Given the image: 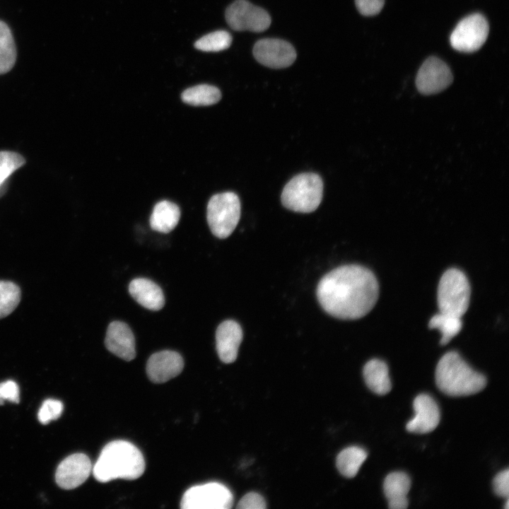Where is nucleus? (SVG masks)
<instances>
[{
	"mask_svg": "<svg viewBox=\"0 0 509 509\" xmlns=\"http://www.w3.org/2000/svg\"><path fill=\"white\" fill-rule=\"evenodd\" d=\"M379 286L368 268L343 265L325 274L317 287L318 301L329 315L341 320H357L375 306Z\"/></svg>",
	"mask_w": 509,
	"mask_h": 509,
	"instance_id": "1",
	"label": "nucleus"
},
{
	"mask_svg": "<svg viewBox=\"0 0 509 509\" xmlns=\"http://www.w3.org/2000/svg\"><path fill=\"white\" fill-rule=\"evenodd\" d=\"M145 470L141 451L131 443L117 440L108 443L93 467L96 480L105 483L117 479L134 480Z\"/></svg>",
	"mask_w": 509,
	"mask_h": 509,
	"instance_id": "2",
	"label": "nucleus"
},
{
	"mask_svg": "<svg viewBox=\"0 0 509 509\" xmlns=\"http://www.w3.org/2000/svg\"><path fill=\"white\" fill-rule=\"evenodd\" d=\"M435 375L439 390L452 397L476 394L486 385L485 376L472 369L455 351L443 356L437 364Z\"/></svg>",
	"mask_w": 509,
	"mask_h": 509,
	"instance_id": "3",
	"label": "nucleus"
},
{
	"mask_svg": "<svg viewBox=\"0 0 509 509\" xmlns=\"http://www.w3.org/2000/svg\"><path fill=\"white\" fill-rule=\"evenodd\" d=\"M323 191L321 177L312 172L293 177L284 187L281 194L282 204L296 212L310 213L319 206Z\"/></svg>",
	"mask_w": 509,
	"mask_h": 509,
	"instance_id": "4",
	"label": "nucleus"
},
{
	"mask_svg": "<svg viewBox=\"0 0 509 509\" xmlns=\"http://www.w3.org/2000/svg\"><path fill=\"white\" fill-rule=\"evenodd\" d=\"M470 286L465 274L457 269H450L441 276L438 287L440 312L460 317L468 309Z\"/></svg>",
	"mask_w": 509,
	"mask_h": 509,
	"instance_id": "5",
	"label": "nucleus"
},
{
	"mask_svg": "<svg viewBox=\"0 0 509 509\" xmlns=\"http://www.w3.org/2000/svg\"><path fill=\"white\" fill-rule=\"evenodd\" d=\"M240 217V201L236 194L227 192L211 197L206 218L212 233L218 238H228L235 230Z\"/></svg>",
	"mask_w": 509,
	"mask_h": 509,
	"instance_id": "6",
	"label": "nucleus"
},
{
	"mask_svg": "<svg viewBox=\"0 0 509 509\" xmlns=\"http://www.w3.org/2000/svg\"><path fill=\"white\" fill-rule=\"evenodd\" d=\"M233 503L230 491L223 484L209 482L188 488L182 496V509H228Z\"/></svg>",
	"mask_w": 509,
	"mask_h": 509,
	"instance_id": "7",
	"label": "nucleus"
},
{
	"mask_svg": "<svg viewBox=\"0 0 509 509\" xmlns=\"http://www.w3.org/2000/svg\"><path fill=\"white\" fill-rule=\"evenodd\" d=\"M488 31V23L484 16L473 13L458 23L450 35V42L459 52H473L486 42Z\"/></svg>",
	"mask_w": 509,
	"mask_h": 509,
	"instance_id": "8",
	"label": "nucleus"
},
{
	"mask_svg": "<svg viewBox=\"0 0 509 509\" xmlns=\"http://www.w3.org/2000/svg\"><path fill=\"white\" fill-rule=\"evenodd\" d=\"M225 16L228 25L237 31L260 33L266 30L271 24L267 11L246 0L234 1L226 8Z\"/></svg>",
	"mask_w": 509,
	"mask_h": 509,
	"instance_id": "9",
	"label": "nucleus"
},
{
	"mask_svg": "<svg viewBox=\"0 0 509 509\" xmlns=\"http://www.w3.org/2000/svg\"><path fill=\"white\" fill-rule=\"evenodd\" d=\"M452 81L449 66L439 58L431 57L420 67L416 77V86L421 93L432 95L447 88Z\"/></svg>",
	"mask_w": 509,
	"mask_h": 509,
	"instance_id": "10",
	"label": "nucleus"
},
{
	"mask_svg": "<svg viewBox=\"0 0 509 509\" xmlns=\"http://www.w3.org/2000/svg\"><path fill=\"white\" fill-rule=\"evenodd\" d=\"M253 55L258 62L272 69L288 67L296 58V50L291 44L276 38L257 41L253 47Z\"/></svg>",
	"mask_w": 509,
	"mask_h": 509,
	"instance_id": "11",
	"label": "nucleus"
},
{
	"mask_svg": "<svg viewBox=\"0 0 509 509\" xmlns=\"http://www.w3.org/2000/svg\"><path fill=\"white\" fill-rule=\"evenodd\" d=\"M91 470L92 464L89 457L83 453H75L66 457L59 464L55 480L62 488L73 489L86 481Z\"/></svg>",
	"mask_w": 509,
	"mask_h": 509,
	"instance_id": "12",
	"label": "nucleus"
},
{
	"mask_svg": "<svg viewBox=\"0 0 509 509\" xmlns=\"http://www.w3.org/2000/svg\"><path fill=\"white\" fill-rule=\"evenodd\" d=\"M182 356L173 351L165 350L152 354L146 363V373L154 383H163L177 376L182 371Z\"/></svg>",
	"mask_w": 509,
	"mask_h": 509,
	"instance_id": "13",
	"label": "nucleus"
},
{
	"mask_svg": "<svg viewBox=\"0 0 509 509\" xmlns=\"http://www.w3.org/2000/svg\"><path fill=\"white\" fill-rule=\"evenodd\" d=\"M415 416L406 426V430L415 433L433 431L440 419V410L435 401L428 394H419L414 400Z\"/></svg>",
	"mask_w": 509,
	"mask_h": 509,
	"instance_id": "14",
	"label": "nucleus"
},
{
	"mask_svg": "<svg viewBox=\"0 0 509 509\" xmlns=\"http://www.w3.org/2000/svg\"><path fill=\"white\" fill-rule=\"evenodd\" d=\"M105 344L109 351L124 361H130L136 356L134 336L125 322L113 321L109 324Z\"/></svg>",
	"mask_w": 509,
	"mask_h": 509,
	"instance_id": "15",
	"label": "nucleus"
},
{
	"mask_svg": "<svg viewBox=\"0 0 509 509\" xmlns=\"http://www.w3.org/2000/svg\"><path fill=\"white\" fill-rule=\"evenodd\" d=\"M242 336L240 325L234 320H228L218 325L216 332V344L222 362L230 363L235 361Z\"/></svg>",
	"mask_w": 509,
	"mask_h": 509,
	"instance_id": "16",
	"label": "nucleus"
},
{
	"mask_svg": "<svg viewBox=\"0 0 509 509\" xmlns=\"http://www.w3.org/2000/svg\"><path fill=\"white\" fill-rule=\"evenodd\" d=\"M129 291L139 304L148 310H159L164 306L165 297L162 289L150 279H133L129 283Z\"/></svg>",
	"mask_w": 509,
	"mask_h": 509,
	"instance_id": "17",
	"label": "nucleus"
},
{
	"mask_svg": "<svg viewBox=\"0 0 509 509\" xmlns=\"http://www.w3.org/2000/svg\"><path fill=\"white\" fill-rule=\"evenodd\" d=\"M411 480L404 472H394L385 479L383 489L390 509H405L408 507L407 494Z\"/></svg>",
	"mask_w": 509,
	"mask_h": 509,
	"instance_id": "18",
	"label": "nucleus"
},
{
	"mask_svg": "<svg viewBox=\"0 0 509 509\" xmlns=\"http://www.w3.org/2000/svg\"><path fill=\"white\" fill-rule=\"evenodd\" d=\"M180 218V210L178 206L163 200L154 206L150 217V226L153 230L168 233L176 227Z\"/></svg>",
	"mask_w": 509,
	"mask_h": 509,
	"instance_id": "19",
	"label": "nucleus"
},
{
	"mask_svg": "<svg viewBox=\"0 0 509 509\" xmlns=\"http://www.w3.org/2000/svg\"><path fill=\"white\" fill-rule=\"evenodd\" d=\"M363 378L366 385L373 392L384 395L392 388L387 364L379 359L368 361L363 368Z\"/></svg>",
	"mask_w": 509,
	"mask_h": 509,
	"instance_id": "20",
	"label": "nucleus"
},
{
	"mask_svg": "<svg viewBox=\"0 0 509 509\" xmlns=\"http://www.w3.org/2000/svg\"><path fill=\"white\" fill-rule=\"evenodd\" d=\"M367 457V452L359 447L351 446L344 449L337 457L336 464L339 472L345 477H354Z\"/></svg>",
	"mask_w": 509,
	"mask_h": 509,
	"instance_id": "21",
	"label": "nucleus"
},
{
	"mask_svg": "<svg viewBox=\"0 0 509 509\" xmlns=\"http://www.w3.org/2000/svg\"><path fill=\"white\" fill-rule=\"evenodd\" d=\"M181 98L190 105L206 106L218 103L221 98V93L216 86L200 84L185 90Z\"/></svg>",
	"mask_w": 509,
	"mask_h": 509,
	"instance_id": "22",
	"label": "nucleus"
},
{
	"mask_svg": "<svg viewBox=\"0 0 509 509\" xmlns=\"http://www.w3.org/2000/svg\"><path fill=\"white\" fill-rule=\"evenodd\" d=\"M17 50L9 26L0 20V75L10 71L16 64Z\"/></svg>",
	"mask_w": 509,
	"mask_h": 509,
	"instance_id": "23",
	"label": "nucleus"
},
{
	"mask_svg": "<svg viewBox=\"0 0 509 509\" xmlns=\"http://www.w3.org/2000/svg\"><path fill=\"white\" fill-rule=\"evenodd\" d=\"M462 327L461 317L440 312L433 315L429 321V327L437 329L442 334L440 344H447L456 336Z\"/></svg>",
	"mask_w": 509,
	"mask_h": 509,
	"instance_id": "24",
	"label": "nucleus"
},
{
	"mask_svg": "<svg viewBox=\"0 0 509 509\" xmlns=\"http://www.w3.org/2000/svg\"><path fill=\"white\" fill-rule=\"evenodd\" d=\"M21 300V290L16 283L0 280V320L11 314Z\"/></svg>",
	"mask_w": 509,
	"mask_h": 509,
	"instance_id": "25",
	"label": "nucleus"
},
{
	"mask_svg": "<svg viewBox=\"0 0 509 509\" xmlns=\"http://www.w3.org/2000/svg\"><path fill=\"white\" fill-rule=\"evenodd\" d=\"M231 42L232 37L228 32L217 30L197 40L194 47L203 52H220L228 49Z\"/></svg>",
	"mask_w": 509,
	"mask_h": 509,
	"instance_id": "26",
	"label": "nucleus"
},
{
	"mask_svg": "<svg viewBox=\"0 0 509 509\" xmlns=\"http://www.w3.org/2000/svg\"><path fill=\"white\" fill-rule=\"evenodd\" d=\"M24 158L13 151H0V192L13 172L24 165Z\"/></svg>",
	"mask_w": 509,
	"mask_h": 509,
	"instance_id": "27",
	"label": "nucleus"
},
{
	"mask_svg": "<svg viewBox=\"0 0 509 509\" xmlns=\"http://www.w3.org/2000/svg\"><path fill=\"white\" fill-rule=\"evenodd\" d=\"M63 404L57 399H48L43 402L38 414V420L42 424H47L56 420L62 414Z\"/></svg>",
	"mask_w": 509,
	"mask_h": 509,
	"instance_id": "28",
	"label": "nucleus"
},
{
	"mask_svg": "<svg viewBox=\"0 0 509 509\" xmlns=\"http://www.w3.org/2000/svg\"><path fill=\"white\" fill-rule=\"evenodd\" d=\"M5 400L11 402H19V388L17 383L13 380H7L0 383V405Z\"/></svg>",
	"mask_w": 509,
	"mask_h": 509,
	"instance_id": "29",
	"label": "nucleus"
},
{
	"mask_svg": "<svg viewBox=\"0 0 509 509\" xmlns=\"http://www.w3.org/2000/svg\"><path fill=\"white\" fill-rule=\"evenodd\" d=\"M236 508L239 509H264L266 502L260 494L250 492L240 500Z\"/></svg>",
	"mask_w": 509,
	"mask_h": 509,
	"instance_id": "30",
	"label": "nucleus"
},
{
	"mask_svg": "<svg viewBox=\"0 0 509 509\" xmlns=\"http://www.w3.org/2000/svg\"><path fill=\"white\" fill-rule=\"evenodd\" d=\"M358 11L365 16H375L382 10L385 0H355Z\"/></svg>",
	"mask_w": 509,
	"mask_h": 509,
	"instance_id": "31",
	"label": "nucleus"
},
{
	"mask_svg": "<svg viewBox=\"0 0 509 509\" xmlns=\"http://www.w3.org/2000/svg\"><path fill=\"white\" fill-rule=\"evenodd\" d=\"M493 491L496 495L508 498L509 494V471L508 469L498 473L493 481Z\"/></svg>",
	"mask_w": 509,
	"mask_h": 509,
	"instance_id": "32",
	"label": "nucleus"
},
{
	"mask_svg": "<svg viewBox=\"0 0 509 509\" xmlns=\"http://www.w3.org/2000/svg\"><path fill=\"white\" fill-rule=\"evenodd\" d=\"M508 505H509V502H508V501H507V502H506V505H505V508H506V509H508V508H509V507H508Z\"/></svg>",
	"mask_w": 509,
	"mask_h": 509,
	"instance_id": "33",
	"label": "nucleus"
}]
</instances>
